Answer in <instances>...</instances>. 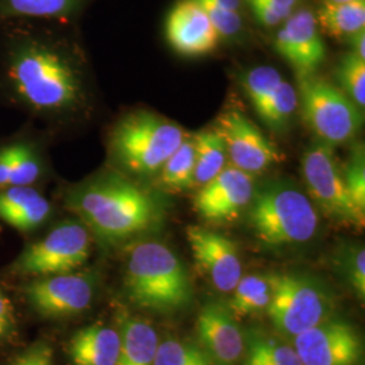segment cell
<instances>
[{"instance_id":"1","label":"cell","mask_w":365,"mask_h":365,"mask_svg":"<svg viewBox=\"0 0 365 365\" xmlns=\"http://www.w3.org/2000/svg\"><path fill=\"white\" fill-rule=\"evenodd\" d=\"M0 101L33 119L71 115L86 102L81 66L52 39L36 33L11 36L0 52Z\"/></svg>"},{"instance_id":"2","label":"cell","mask_w":365,"mask_h":365,"mask_svg":"<svg viewBox=\"0 0 365 365\" xmlns=\"http://www.w3.org/2000/svg\"><path fill=\"white\" fill-rule=\"evenodd\" d=\"M66 209L92 237L114 247L153 229L163 209L156 196L117 170L96 173L66 191Z\"/></svg>"},{"instance_id":"3","label":"cell","mask_w":365,"mask_h":365,"mask_svg":"<svg viewBox=\"0 0 365 365\" xmlns=\"http://www.w3.org/2000/svg\"><path fill=\"white\" fill-rule=\"evenodd\" d=\"M125 287L133 303L160 313L176 312L192 300V283L182 260L167 245L144 241L128 252Z\"/></svg>"},{"instance_id":"4","label":"cell","mask_w":365,"mask_h":365,"mask_svg":"<svg viewBox=\"0 0 365 365\" xmlns=\"http://www.w3.org/2000/svg\"><path fill=\"white\" fill-rule=\"evenodd\" d=\"M188 134L175 122L149 111L118 119L108 133V155L123 175L158 173Z\"/></svg>"},{"instance_id":"5","label":"cell","mask_w":365,"mask_h":365,"mask_svg":"<svg viewBox=\"0 0 365 365\" xmlns=\"http://www.w3.org/2000/svg\"><path fill=\"white\" fill-rule=\"evenodd\" d=\"M248 207L255 237L272 248L307 242L318 229L313 202L287 182H271L255 191Z\"/></svg>"},{"instance_id":"6","label":"cell","mask_w":365,"mask_h":365,"mask_svg":"<svg viewBox=\"0 0 365 365\" xmlns=\"http://www.w3.org/2000/svg\"><path fill=\"white\" fill-rule=\"evenodd\" d=\"M298 87L302 114L319 141L345 144L360 131L364 115L339 87L315 75L298 76Z\"/></svg>"},{"instance_id":"7","label":"cell","mask_w":365,"mask_h":365,"mask_svg":"<svg viewBox=\"0 0 365 365\" xmlns=\"http://www.w3.org/2000/svg\"><path fill=\"white\" fill-rule=\"evenodd\" d=\"M91 240V233L78 220L60 222L22 250L13 269L33 277L75 272L88 260Z\"/></svg>"},{"instance_id":"8","label":"cell","mask_w":365,"mask_h":365,"mask_svg":"<svg viewBox=\"0 0 365 365\" xmlns=\"http://www.w3.org/2000/svg\"><path fill=\"white\" fill-rule=\"evenodd\" d=\"M302 173L310 200L327 215L346 226L364 227L365 212L353 202L331 145L319 140L310 145L302 156Z\"/></svg>"},{"instance_id":"9","label":"cell","mask_w":365,"mask_h":365,"mask_svg":"<svg viewBox=\"0 0 365 365\" xmlns=\"http://www.w3.org/2000/svg\"><path fill=\"white\" fill-rule=\"evenodd\" d=\"M268 280L271 300L267 312L284 334L295 337L329 319L331 302L313 280L292 274H269Z\"/></svg>"},{"instance_id":"10","label":"cell","mask_w":365,"mask_h":365,"mask_svg":"<svg viewBox=\"0 0 365 365\" xmlns=\"http://www.w3.org/2000/svg\"><path fill=\"white\" fill-rule=\"evenodd\" d=\"M214 130L223 141L232 165L255 176L283 160L276 145L240 111L229 110L217 119Z\"/></svg>"},{"instance_id":"11","label":"cell","mask_w":365,"mask_h":365,"mask_svg":"<svg viewBox=\"0 0 365 365\" xmlns=\"http://www.w3.org/2000/svg\"><path fill=\"white\" fill-rule=\"evenodd\" d=\"M303 365H357L363 342L357 330L342 321L327 319L294 337Z\"/></svg>"},{"instance_id":"12","label":"cell","mask_w":365,"mask_h":365,"mask_svg":"<svg viewBox=\"0 0 365 365\" xmlns=\"http://www.w3.org/2000/svg\"><path fill=\"white\" fill-rule=\"evenodd\" d=\"M255 191L253 176L229 165L199 187L194 196V209L205 221H233L250 205Z\"/></svg>"},{"instance_id":"13","label":"cell","mask_w":365,"mask_h":365,"mask_svg":"<svg viewBox=\"0 0 365 365\" xmlns=\"http://www.w3.org/2000/svg\"><path fill=\"white\" fill-rule=\"evenodd\" d=\"M51 172L46 146L34 131L0 140V190L38 187L49 179Z\"/></svg>"},{"instance_id":"14","label":"cell","mask_w":365,"mask_h":365,"mask_svg":"<svg viewBox=\"0 0 365 365\" xmlns=\"http://www.w3.org/2000/svg\"><path fill=\"white\" fill-rule=\"evenodd\" d=\"M29 303L43 317H68L86 310L92 302L93 284L87 274H53L37 277L26 286Z\"/></svg>"},{"instance_id":"15","label":"cell","mask_w":365,"mask_h":365,"mask_svg":"<svg viewBox=\"0 0 365 365\" xmlns=\"http://www.w3.org/2000/svg\"><path fill=\"white\" fill-rule=\"evenodd\" d=\"M187 240L199 269L221 292H232L242 277V264L235 242L202 226H190Z\"/></svg>"},{"instance_id":"16","label":"cell","mask_w":365,"mask_h":365,"mask_svg":"<svg viewBox=\"0 0 365 365\" xmlns=\"http://www.w3.org/2000/svg\"><path fill=\"white\" fill-rule=\"evenodd\" d=\"M274 49L298 76L315 75L327 58V45L310 10L291 14L274 38Z\"/></svg>"},{"instance_id":"17","label":"cell","mask_w":365,"mask_h":365,"mask_svg":"<svg viewBox=\"0 0 365 365\" xmlns=\"http://www.w3.org/2000/svg\"><path fill=\"white\" fill-rule=\"evenodd\" d=\"M165 37L175 52L199 57L212 52L221 36L196 0H180L167 16Z\"/></svg>"},{"instance_id":"18","label":"cell","mask_w":365,"mask_h":365,"mask_svg":"<svg viewBox=\"0 0 365 365\" xmlns=\"http://www.w3.org/2000/svg\"><path fill=\"white\" fill-rule=\"evenodd\" d=\"M199 346L212 365H235L244 352V337L235 314L220 303H207L196 318Z\"/></svg>"},{"instance_id":"19","label":"cell","mask_w":365,"mask_h":365,"mask_svg":"<svg viewBox=\"0 0 365 365\" xmlns=\"http://www.w3.org/2000/svg\"><path fill=\"white\" fill-rule=\"evenodd\" d=\"M51 200L38 187H10L0 190V221L18 232L31 233L49 221Z\"/></svg>"},{"instance_id":"20","label":"cell","mask_w":365,"mask_h":365,"mask_svg":"<svg viewBox=\"0 0 365 365\" xmlns=\"http://www.w3.org/2000/svg\"><path fill=\"white\" fill-rule=\"evenodd\" d=\"M119 349V331L99 324L78 330L68 348L73 365H115Z\"/></svg>"},{"instance_id":"21","label":"cell","mask_w":365,"mask_h":365,"mask_svg":"<svg viewBox=\"0 0 365 365\" xmlns=\"http://www.w3.org/2000/svg\"><path fill=\"white\" fill-rule=\"evenodd\" d=\"M120 349L115 365H155L158 337L156 330L137 317L120 319Z\"/></svg>"},{"instance_id":"22","label":"cell","mask_w":365,"mask_h":365,"mask_svg":"<svg viewBox=\"0 0 365 365\" xmlns=\"http://www.w3.org/2000/svg\"><path fill=\"white\" fill-rule=\"evenodd\" d=\"M315 19L319 30L331 38H349L354 33L364 30L365 0L324 1Z\"/></svg>"},{"instance_id":"23","label":"cell","mask_w":365,"mask_h":365,"mask_svg":"<svg viewBox=\"0 0 365 365\" xmlns=\"http://www.w3.org/2000/svg\"><path fill=\"white\" fill-rule=\"evenodd\" d=\"M195 149L194 187H200L215 178L226 167V149L220 134L211 129L192 135Z\"/></svg>"},{"instance_id":"24","label":"cell","mask_w":365,"mask_h":365,"mask_svg":"<svg viewBox=\"0 0 365 365\" xmlns=\"http://www.w3.org/2000/svg\"><path fill=\"white\" fill-rule=\"evenodd\" d=\"M78 0H0L1 18L58 19L78 7Z\"/></svg>"},{"instance_id":"25","label":"cell","mask_w":365,"mask_h":365,"mask_svg":"<svg viewBox=\"0 0 365 365\" xmlns=\"http://www.w3.org/2000/svg\"><path fill=\"white\" fill-rule=\"evenodd\" d=\"M195 149L192 137H187L158 170L160 182L173 191L194 188Z\"/></svg>"},{"instance_id":"26","label":"cell","mask_w":365,"mask_h":365,"mask_svg":"<svg viewBox=\"0 0 365 365\" xmlns=\"http://www.w3.org/2000/svg\"><path fill=\"white\" fill-rule=\"evenodd\" d=\"M229 309L235 315H249L267 309L271 300V284L268 276L250 274L237 283Z\"/></svg>"},{"instance_id":"27","label":"cell","mask_w":365,"mask_h":365,"mask_svg":"<svg viewBox=\"0 0 365 365\" xmlns=\"http://www.w3.org/2000/svg\"><path fill=\"white\" fill-rule=\"evenodd\" d=\"M298 105V92L283 78L256 113L268 128L282 130L287 126Z\"/></svg>"},{"instance_id":"28","label":"cell","mask_w":365,"mask_h":365,"mask_svg":"<svg viewBox=\"0 0 365 365\" xmlns=\"http://www.w3.org/2000/svg\"><path fill=\"white\" fill-rule=\"evenodd\" d=\"M339 90L345 92L360 108L365 106V60L354 53L345 54L339 61L337 71Z\"/></svg>"},{"instance_id":"29","label":"cell","mask_w":365,"mask_h":365,"mask_svg":"<svg viewBox=\"0 0 365 365\" xmlns=\"http://www.w3.org/2000/svg\"><path fill=\"white\" fill-rule=\"evenodd\" d=\"M155 365H212L200 346L180 339L158 342Z\"/></svg>"},{"instance_id":"30","label":"cell","mask_w":365,"mask_h":365,"mask_svg":"<svg viewBox=\"0 0 365 365\" xmlns=\"http://www.w3.org/2000/svg\"><path fill=\"white\" fill-rule=\"evenodd\" d=\"M282 80V75L274 66H257L250 69L245 75V78H242V87L256 111Z\"/></svg>"},{"instance_id":"31","label":"cell","mask_w":365,"mask_h":365,"mask_svg":"<svg viewBox=\"0 0 365 365\" xmlns=\"http://www.w3.org/2000/svg\"><path fill=\"white\" fill-rule=\"evenodd\" d=\"M342 175L354 205L361 212H365V155L363 145H356L353 148L349 160L342 167Z\"/></svg>"},{"instance_id":"32","label":"cell","mask_w":365,"mask_h":365,"mask_svg":"<svg viewBox=\"0 0 365 365\" xmlns=\"http://www.w3.org/2000/svg\"><path fill=\"white\" fill-rule=\"evenodd\" d=\"M207 14L212 26L223 37H233L242 29V19L238 11H232L220 6L214 0H196Z\"/></svg>"},{"instance_id":"33","label":"cell","mask_w":365,"mask_h":365,"mask_svg":"<svg viewBox=\"0 0 365 365\" xmlns=\"http://www.w3.org/2000/svg\"><path fill=\"white\" fill-rule=\"evenodd\" d=\"M250 344L259 349V352L271 365H303L294 348L283 345L276 339L257 337L250 339Z\"/></svg>"},{"instance_id":"34","label":"cell","mask_w":365,"mask_h":365,"mask_svg":"<svg viewBox=\"0 0 365 365\" xmlns=\"http://www.w3.org/2000/svg\"><path fill=\"white\" fill-rule=\"evenodd\" d=\"M342 267L345 268L348 279L360 300L365 298V250L360 247L348 249L344 255Z\"/></svg>"},{"instance_id":"35","label":"cell","mask_w":365,"mask_h":365,"mask_svg":"<svg viewBox=\"0 0 365 365\" xmlns=\"http://www.w3.org/2000/svg\"><path fill=\"white\" fill-rule=\"evenodd\" d=\"M249 7L257 18V21L264 26H276L286 21L292 14V10L277 6L271 0H247Z\"/></svg>"},{"instance_id":"36","label":"cell","mask_w":365,"mask_h":365,"mask_svg":"<svg viewBox=\"0 0 365 365\" xmlns=\"http://www.w3.org/2000/svg\"><path fill=\"white\" fill-rule=\"evenodd\" d=\"M10 365H54L52 349L46 344H36L15 357Z\"/></svg>"},{"instance_id":"37","label":"cell","mask_w":365,"mask_h":365,"mask_svg":"<svg viewBox=\"0 0 365 365\" xmlns=\"http://www.w3.org/2000/svg\"><path fill=\"white\" fill-rule=\"evenodd\" d=\"M14 322L13 304L0 288V339L7 337L11 333Z\"/></svg>"},{"instance_id":"38","label":"cell","mask_w":365,"mask_h":365,"mask_svg":"<svg viewBox=\"0 0 365 365\" xmlns=\"http://www.w3.org/2000/svg\"><path fill=\"white\" fill-rule=\"evenodd\" d=\"M349 42L352 46V53L357 54L360 58L365 60V31L360 30L349 37Z\"/></svg>"},{"instance_id":"39","label":"cell","mask_w":365,"mask_h":365,"mask_svg":"<svg viewBox=\"0 0 365 365\" xmlns=\"http://www.w3.org/2000/svg\"><path fill=\"white\" fill-rule=\"evenodd\" d=\"M245 365H271L267 360H265V357L259 352V349L253 345V344H250L249 342V352L248 357H247V361H245Z\"/></svg>"},{"instance_id":"40","label":"cell","mask_w":365,"mask_h":365,"mask_svg":"<svg viewBox=\"0 0 365 365\" xmlns=\"http://www.w3.org/2000/svg\"><path fill=\"white\" fill-rule=\"evenodd\" d=\"M214 1H217L220 6L232 11H238L241 6V0H214Z\"/></svg>"},{"instance_id":"41","label":"cell","mask_w":365,"mask_h":365,"mask_svg":"<svg viewBox=\"0 0 365 365\" xmlns=\"http://www.w3.org/2000/svg\"><path fill=\"white\" fill-rule=\"evenodd\" d=\"M324 1H333V3H341V1H351V0H324Z\"/></svg>"}]
</instances>
